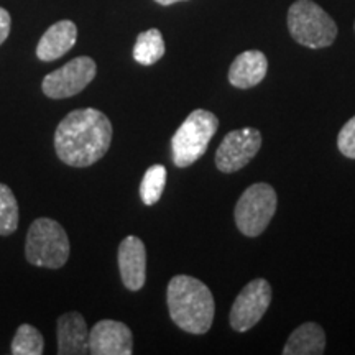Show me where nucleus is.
Masks as SVG:
<instances>
[{
  "label": "nucleus",
  "mask_w": 355,
  "mask_h": 355,
  "mask_svg": "<svg viewBox=\"0 0 355 355\" xmlns=\"http://www.w3.org/2000/svg\"><path fill=\"white\" fill-rule=\"evenodd\" d=\"M112 123L97 109H78L60 122L55 132L58 158L68 166L86 168L109 152Z\"/></svg>",
  "instance_id": "1"
},
{
  "label": "nucleus",
  "mask_w": 355,
  "mask_h": 355,
  "mask_svg": "<svg viewBox=\"0 0 355 355\" xmlns=\"http://www.w3.org/2000/svg\"><path fill=\"white\" fill-rule=\"evenodd\" d=\"M170 318L180 329L202 336L211 329L216 314L214 296L201 279L176 275L166 288Z\"/></svg>",
  "instance_id": "2"
},
{
  "label": "nucleus",
  "mask_w": 355,
  "mask_h": 355,
  "mask_svg": "<svg viewBox=\"0 0 355 355\" xmlns=\"http://www.w3.org/2000/svg\"><path fill=\"white\" fill-rule=\"evenodd\" d=\"M69 239L60 222L40 217L30 225L25 242L28 263L42 268L58 270L69 259Z\"/></svg>",
  "instance_id": "3"
},
{
  "label": "nucleus",
  "mask_w": 355,
  "mask_h": 355,
  "mask_svg": "<svg viewBox=\"0 0 355 355\" xmlns=\"http://www.w3.org/2000/svg\"><path fill=\"white\" fill-rule=\"evenodd\" d=\"M288 30L296 43L311 50L327 48L337 37L332 17L313 0H296L288 10Z\"/></svg>",
  "instance_id": "4"
},
{
  "label": "nucleus",
  "mask_w": 355,
  "mask_h": 355,
  "mask_svg": "<svg viewBox=\"0 0 355 355\" xmlns=\"http://www.w3.org/2000/svg\"><path fill=\"white\" fill-rule=\"evenodd\" d=\"M219 128V119L209 110H193L171 139L173 163L188 168L207 152L212 137Z\"/></svg>",
  "instance_id": "5"
},
{
  "label": "nucleus",
  "mask_w": 355,
  "mask_h": 355,
  "mask_svg": "<svg viewBox=\"0 0 355 355\" xmlns=\"http://www.w3.org/2000/svg\"><path fill=\"white\" fill-rule=\"evenodd\" d=\"M278 206L277 191L266 183L247 188L235 204V225L247 237H259L272 222Z\"/></svg>",
  "instance_id": "6"
},
{
  "label": "nucleus",
  "mask_w": 355,
  "mask_h": 355,
  "mask_svg": "<svg viewBox=\"0 0 355 355\" xmlns=\"http://www.w3.org/2000/svg\"><path fill=\"white\" fill-rule=\"evenodd\" d=\"M97 66L89 56H78L63 68L51 71L42 83L43 94L50 99H68L84 91L96 78Z\"/></svg>",
  "instance_id": "7"
},
{
  "label": "nucleus",
  "mask_w": 355,
  "mask_h": 355,
  "mask_svg": "<svg viewBox=\"0 0 355 355\" xmlns=\"http://www.w3.org/2000/svg\"><path fill=\"white\" fill-rule=\"evenodd\" d=\"M272 303V286L263 278L252 279L243 286L235 298L230 309V326L234 331H250L260 319L265 316L266 309Z\"/></svg>",
  "instance_id": "8"
},
{
  "label": "nucleus",
  "mask_w": 355,
  "mask_h": 355,
  "mask_svg": "<svg viewBox=\"0 0 355 355\" xmlns=\"http://www.w3.org/2000/svg\"><path fill=\"white\" fill-rule=\"evenodd\" d=\"M261 133L259 128L243 127L229 132L216 152V166L222 173H235L250 163L260 152Z\"/></svg>",
  "instance_id": "9"
},
{
  "label": "nucleus",
  "mask_w": 355,
  "mask_h": 355,
  "mask_svg": "<svg viewBox=\"0 0 355 355\" xmlns=\"http://www.w3.org/2000/svg\"><path fill=\"white\" fill-rule=\"evenodd\" d=\"M89 352L92 355H130L132 331L121 321L104 319L89 332Z\"/></svg>",
  "instance_id": "10"
},
{
  "label": "nucleus",
  "mask_w": 355,
  "mask_h": 355,
  "mask_svg": "<svg viewBox=\"0 0 355 355\" xmlns=\"http://www.w3.org/2000/svg\"><path fill=\"white\" fill-rule=\"evenodd\" d=\"M117 259L123 286L130 291L141 290L146 279V248L141 239L135 235L123 239Z\"/></svg>",
  "instance_id": "11"
},
{
  "label": "nucleus",
  "mask_w": 355,
  "mask_h": 355,
  "mask_svg": "<svg viewBox=\"0 0 355 355\" xmlns=\"http://www.w3.org/2000/svg\"><path fill=\"white\" fill-rule=\"evenodd\" d=\"M58 354H89V329L86 319L78 311H71L58 319Z\"/></svg>",
  "instance_id": "12"
},
{
  "label": "nucleus",
  "mask_w": 355,
  "mask_h": 355,
  "mask_svg": "<svg viewBox=\"0 0 355 355\" xmlns=\"http://www.w3.org/2000/svg\"><path fill=\"white\" fill-rule=\"evenodd\" d=\"M78 26L71 20H60L51 25L37 46V56L42 61H55L64 56L76 44Z\"/></svg>",
  "instance_id": "13"
},
{
  "label": "nucleus",
  "mask_w": 355,
  "mask_h": 355,
  "mask_svg": "<svg viewBox=\"0 0 355 355\" xmlns=\"http://www.w3.org/2000/svg\"><path fill=\"white\" fill-rule=\"evenodd\" d=\"M268 61L259 50L243 51L232 61L229 68V83L234 87L250 89L259 86L266 76Z\"/></svg>",
  "instance_id": "14"
},
{
  "label": "nucleus",
  "mask_w": 355,
  "mask_h": 355,
  "mask_svg": "<svg viewBox=\"0 0 355 355\" xmlns=\"http://www.w3.org/2000/svg\"><path fill=\"white\" fill-rule=\"evenodd\" d=\"M326 349V332L316 322H304L293 331L283 355H321Z\"/></svg>",
  "instance_id": "15"
},
{
  "label": "nucleus",
  "mask_w": 355,
  "mask_h": 355,
  "mask_svg": "<svg viewBox=\"0 0 355 355\" xmlns=\"http://www.w3.org/2000/svg\"><path fill=\"white\" fill-rule=\"evenodd\" d=\"M165 40L159 30L152 28L141 32L133 46V60L144 66H152L165 55Z\"/></svg>",
  "instance_id": "16"
},
{
  "label": "nucleus",
  "mask_w": 355,
  "mask_h": 355,
  "mask_svg": "<svg viewBox=\"0 0 355 355\" xmlns=\"http://www.w3.org/2000/svg\"><path fill=\"white\" fill-rule=\"evenodd\" d=\"M166 184V168L163 165H152L145 171L140 183V198L145 206H153L162 199Z\"/></svg>",
  "instance_id": "17"
},
{
  "label": "nucleus",
  "mask_w": 355,
  "mask_h": 355,
  "mask_svg": "<svg viewBox=\"0 0 355 355\" xmlns=\"http://www.w3.org/2000/svg\"><path fill=\"white\" fill-rule=\"evenodd\" d=\"M44 349V340L42 332L32 324H21L17 329L12 340L13 355H42Z\"/></svg>",
  "instance_id": "18"
},
{
  "label": "nucleus",
  "mask_w": 355,
  "mask_h": 355,
  "mask_svg": "<svg viewBox=\"0 0 355 355\" xmlns=\"http://www.w3.org/2000/svg\"><path fill=\"white\" fill-rule=\"evenodd\" d=\"M19 202L7 184L0 183V235H10L19 227Z\"/></svg>",
  "instance_id": "19"
},
{
  "label": "nucleus",
  "mask_w": 355,
  "mask_h": 355,
  "mask_svg": "<svg viewBox=\"0 0 355 355\" xmlns=\"http://www.w3.org/2000/svg\"><path fill=\"white\" fill-rule=\"evenodd\" d=\"M337 146L343 152L344 157L355 159V117L340 128L339 137H337Z\"/></svg>",
  "instance_id": "20"
},
{
  "label": "nucleus",
  "mask_w": 355,
  "mask_h": 355,
  "mask_svg": "<svg viewBox=\"0 0 355 355\" xmlns=\"http://www.w3.org/2000/svg\"><path fill=\"white\" fill-rule=\"evenodd\" d=\"M12 28V17L6 8L0 7V44H2L10 35Z\"/></svg>",
  "instance_id": "21"
},
{
  "label": "nucleus",
  "mask_w": 355,
  "mask_h": 355,
  "mask_svg": "<svg viewBox=\"0 0 355 355\" xmlns=\"http://www.w3.org/2000/svg\"><path fill=\"white\" fill-rule=\"evenodd\" d=\"M155 2L159 3V6H173V3L184 2V0H155Z\"/></svg>",
  "instance_id": "22"
},
{
  "label": "nucleus",
  "mask_w": 355,
  "mask_h": 355,
  "mask_svg": "<svg viewBox=\"0 0 355 355\" xmlns=\"http://www.w3.org/2000/svg\"><path fill=\"white\" fill-rule=\"evenodd\" d=\"M354 30H355V24H354Z\"/></svg>",
  "instance_id": "23"
}]
</instances>
